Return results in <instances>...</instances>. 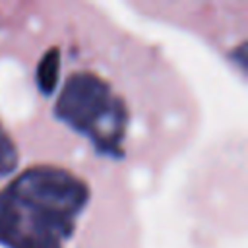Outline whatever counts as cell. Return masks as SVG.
I'll return each instance as SVG.
<instances>
[{"mask_svg":"<svg viewBox=\"0 0 248 248\" xmlns=\"http://www.w3.org/2000/svg\"><path fill=\"white\" fill-rule=\"evenodd\" d=\"M37 81L45 95H50L54 91L56 81H58V50L56 48L48 50L41 58V64L37 70Z\"/></svg>","mask_w":248,"mask_h":248,"instance_id":"obj_4","label":"cell"},{"mask_svg":"<svg viewBox=\"0 0 248 248\" xmlns=\"http://www.w3.org/2000/svg\"><path fill=\"white\" fill-rule=\"evenodd\" d=\"M17 165V151L10 140V136L0 126V176L10 174Z\"/></svg>","mask_w":248,"mask_h":248,"instance_id":"obj_5","label":"cell"},{"mask_svg":"<svg viewBox=\"0 0 248 248\" xmlns=\"http://www.w3.org/2000/svg\"><path fill=\"white\" fill-rule=\"evenodd\" d=\"M8 190L41 207L48 215L74 225L79 211L85 207L89 200V190L85 182L68 170L54 167H35L21 172Z\"/></svg>","mask_w":248,"mask_h":248,"instance_id":"obj_2","label":"cell"},{"mask_svg":"<svg viewBox=\"0 0 248 248\" xmlns=\"http://www.w3.org/2000/svg\"><path fill=\"white\" fill-rule=\"evenodd\" d=\"M56 114L78 132L89 136L99 151L120 155L126 107L99 76L89 72L72 74L56 101Z\"/></svg>","mask_w":248,"mask_h":248,"instance_id":"obj_1","label":"cell"},{"mask_svg":"<svg viewBox=\"0 0 248 248\" xmlns=\"http://www.w3.org/2000/svg\"><path fill=\"white\" fill-rule=\"evenodd\" d=\"M74 225L64 223L41 207L0 192V242L8 248H62Z\"/></svg>","mask_w":248,"mask_h":248,"instance_id":"obj_3","label":"cell"}]
</instances>
